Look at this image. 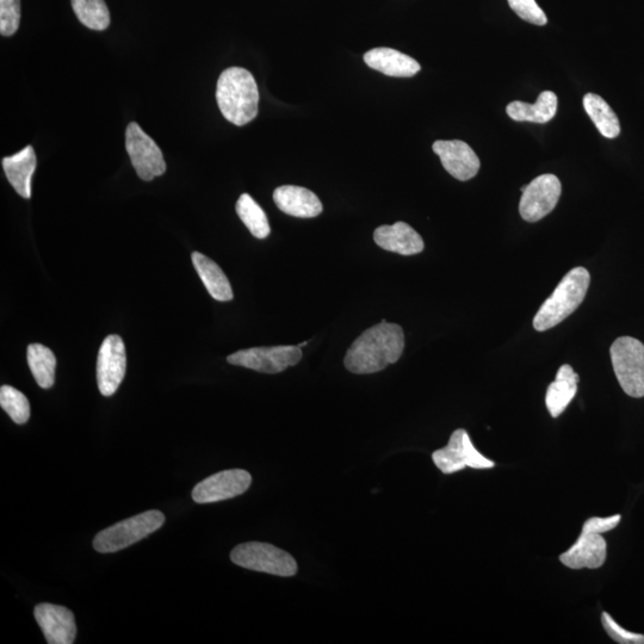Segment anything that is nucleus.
Here are the masks:
<instances>
[{
  "label": "nucleus",
  "instance_id": "9d476101",
  "mask_svg": "<svg viewBox=\"0 0 644 644\" xmlns=\"http://www.w3.org/2000/svg\"><path fill=\"white\" fill-rule=\"evenodd\" d=\"M126 148L138 176L145 182L164 175L166 163L163 152L136 122L126 130Z\"/></svg>",
  "mask_w": 644,
  "mask_h": 644
},
{
  "label": "nucleus",
  "instance_id": "dca6fc26",
  "mask_svg": "<svg viewBox=\"0 0 644 644\" xmlns=\"http://www.w3.org/2000/svg\"><path fill=\"white\" fill-rule=\"evenodd\" d=\"M374 240L377 246L401 256H414L424 251V240L405 222L375 229Z\"/></svg>",
  "mask_w": 644,
  "mask_h": 644
},
{
  "label": "nucleus",
  "instance_id": "0eeeda50",
  "mask_svg": "<svg viewBox=\"0 0 644 644\" xmlns=\"http://www.w3.org/2000/svg\"><path fill=\"white\" fill-rule=\"evenodd\" d=\"M613 370L619 385L631 398H644V344L621 337L610 349Z\"/></svg>",
  "mask_w": 644,
  "mask_h": 644
},
{
  "label": "nucleus",
  "instance_id": "1a4fd4ad",
  "mask_svg": "<svg viewBox=\"0 0 644 644\" xmlns=\"http://www.w3.org/2000/svg\"><path fill=\"white\" fill-rule=\"evenodd\" d=\"M301 359L302 350L299 345H281L240 350L228 356L227 362L258 373L278 374L289 367H294Z\"/></svg>",
  "mask_w": 644,
  "mask_h": 644
},
{
  "label": "nucleus",
  "instance_id": "b1692460",
  "mask_svg": "<svg viewBox=\"0 0 644 644\" xmlns=\"http://www.w3.org/2000/svg\"><path fill=\"white\" fill-rule=\"evenodd\" d=\"M27 357L37 385L42 389L52 388L55 381V367H57V358L53 351L42 344H30Z\"/></svg>",
  "mask_w": 644,
  "mask_h": 644
},
{
  "label": "nucleus",
  "instance_id": "f03ea898",
  "mask_svg": "<svg viewBox=\"0 0 644 644\" xmlns=\"http://www.w3.org/2000/svg\"><path fill=\"white\" fill-rule=\"evenodd\" d=\"M216 99L222 115L235 126H245L258 115V86L245 68L231 67L221 73Z\"/></svg>",
  "mask_w": 644,
  "mask_h": 644
},
{
  "label": "nucleus",
  "instance_id": "f8f14e48",
  "mask_svg": "<svg viewBox=\"0 0 644 644\" xmlns=\"http://www.w3.org/2000/svg\"><path fill=\"white\" fill-rule=\"evenodd\" d=\"M127 369L126 346L117 334L104 339L98 352L97 383L103 396H111L125 379Z\"/></svg>",
  "mask_w": 644,
  "mask_h": 644
},
{
  "label": "nucleus",
  "instance_id": "4468645a",
  "mask_svg": "<svg viewBox=\"0 0 644 644\" xmlns=\"http://www.w3.org/2000/svg\"><path fill=\"white\" fill-rule=\"evenodd\" d=\"M442 165L458 181L467 182L478 175L480 159L467 142L438 140L432 146Z\"/></svg>",
  "mask_w": 644,
  "mask_h": 644
},
{
  "label": "nucleus",
  "instance_id": "aec40b11",
  "mask_svg": "<svg viewBox=\"0 0 644 644\" xmlns=\"http://www.w3.org/2000/svg\"><path fill=\"white\" fill-rule=\"evenodd\" d=\"M578 383L579 375L571 365H562L547 390L546 405L551 417L559 418L566 411L578 392Z\"/></svg>",
  "mask_w": 644,
  "mask_h": 644
},
{
  "label": "nucleus",
  "instance_id": "9b49d317",
  "mask_svg": "<svg viewBox=\"0 0 644 644\" xmlns=\"http://www.w3.org/2000/svg\"><path fill=\"white\" fill-rule=\"evenodd\" d=\"M519 213L525 221L537 222L553 212L560 200L562 187L560 179L554 175L537 177L522 188Z\"/></svg>",
  "mask_w": 644,
  "mask_h": 644
},
{
  "label": "nucleus",
  "instance_id": "ddd939ff",
  "mask_svg": "<svg viewBox=\"0 0 644 644\" xmlns=\"http://www.w3.org/2000/svg\"><path fill=\"white\" fill-rule=\"evenodd\" d=\"M251 483L252 476L246 470H225L198 483L193 491V499L197 504L219 503L244 494Z\"/></svg>",
  "mask_w": 644,
  "mask_h": 644
},
{
  "label": "nucleus",
  "instance_id": "a211bd4d",
  "mask_svg": "<svg viewBox=\"0 0 644 644\" xmlns=\"http://www.w3.org/2000/svg\"><path fill=\"white\" fill-rule=\"evenodd\" d=\"M364 61L370 68L386 76L411 78L421 70L417 60L392 48H375L364 54Z\"/></svg>",
  "mask_w": 644,
  "mask_h": 644
},
{
  "label": "nucleus",
  "instance_id": "bb28decb",
  "mask_svg": "<svg viewBox=\"0 0 644 644\" xmlns=\"http://www.w3.org/2000/svg\"><path fill=\"white\" fill-rule=\"evenodd\" d=\"M0 406L18 425L26 424L30 418L27 396L10 386L0 388Z\"/></svg>",
  "mask_w": 644,
  "mask_h": 644
},
{
  "label": "nucleus",
  "instance_id": "423d86ee",
  "mask_svg": "<svg viewBox=\"0 0 644 644\" xmlns=\"http://www.w3.org/2000/svg\"><path fill=\"white\" fill-rule=\"evenodd\" d=\"M235 565L250 571L277 575V577H294L297 563L293 556L269 543L249 542L239 544L231 553Z\"/></svg>",
  "mask_w": 644,
  "mask_h": 644
},
{
  "label": "nucleus",
  "instance_id": "cd10ccee",
  "mask_svg": "<svg viewBox=\"0 0 644 644\" xmlns=\"http://www.w3.org/2000/svg\"><path fill=\"white\" fill-rule=\"evenodd\" d=\"M21 24V0H0V34L15 35Z\"/></svg>",
  "mask_w": 644,
  "mask_h": 644
},
{
  "label": "nucleus",
  "instance_id": "7c9ffc66",
  "mask_svg": "<svg viewBox=\"0 0 644 644\" xmlns=\"http://www.w3.org/2000/svg\"><path fill=\"white\" fill-rule=\"evenodd\" d=\"M306 345H307V343H303V344H300L299 346H300V348H302V346H306Z\"/></svg>",
  "mask_w": 644,
  "mask_h": 644
},
{
  "label": "nucleus",
  "instance_id": "39448f33",
  "mask_svg": "<svg viewBox=\"0 0 644 644\" xmlns=\"http://www.w3.org/2000/svg\"><path fill=\"white\" fill-rule=\"evenodd\" d=\"M165 516L157 510L147 511L105 529L95 537L94 548L98 553H116L144 540L163 526Z\"/></svg>",
  "mask_w": 644,
  "mask_h": 644
},
{
  "label": "nucleus",
  "instance_id": "c756f323",
  "mask_svg": "<svg viewBox=\"0 0 644 644\" xmlns=\"http://www.w3.org/2000/svg\"><path fill=\"white\" fill-rule=\"evenodd\" d=\"M603 627L611 639L619 644H644V635L631 633L617 624L608 612L602 615Z\"/></svg>",
  "mask_w": 644,
  "mask_h": 644
},
{
  "label": "nucleus",
  "instance_id": "412c9836",
  "mask_svg": "<svg viewBox=\"0 0 644 644\" xmlns=\"http://www.w3.org/2000/svg\"><path fill=\"white\" fill-rule=\"evenodd\" d=\"M191 258H193L197 274L210 296L220 302L233 300L234 294L231 283H229L225 272L222 271L220 266L200 252H194Z\"/></svg>",
  "mask_w": 644,
  "mask_h": 644
},
{
  "label": "nucleus",
  "instance_id": "f257e3e1",
  "mask_svg": "<svg viewBox=\"0 0 644 644\" xmlns=\"http://www.w3.org/2000/svg\"><path fill=\"white\" fill-rule=\"evenodd\" d=\"M405 350V333L398 324L382 320L363 332L350 346L344 359L345 368L352 374L380 373L399 361Z\"/></svg>",
  "mask_w": 644,
  "mask_h": 644
},
{
  "label": "nucleus",
  "instance_id": "2eb2a0df",
  "mask_svg": "<svg viewBox=\"0 0 644 644\" xmlns=\"http://www.w3.org/2000/svg\"><path fill=\"white\" fill-rule=\"evenodd\" d=\"M34 613L49 644H72L76 640L77 625L72 611L43 603L36 606Z\"/></svg>",
  "mask_w": 644,
  "mask_h": 644
},
{
  "label": "nucleus",
  "instance_id": "6ab92c4d",
  "mask_svg": "<svg viewBox=\"0 0 644 644\" xmlns=\"http://www.w3.org/2000/svg\"><path fill=\"white\" fill-rule=\"evenodd\" d=\"M3 169L12 188L23 198L32 197V179L36 170V154L33 146L23 148L14 156L3 159Z\"/></svg>",
  "mask_w": 644,
  "mask_h": 644
},
{
  "label": "nucleus",
  "instance_id": "20e7f679",
  "mask_svg": "<svg viewBox=\"0 0 644 644\" xmlns=\"http://www.w3.org/2000/svg\"><path fill=\"white\" fill-rule=\"evenodd\" d=\"M621 519V515H615L608 518L593 517L586 520L578 541L560 556V561L571 569L602 567L606 561V555H608V546H606L602 535L617 528Z\"/></svg>",
  "mask_w": 644,
  "mask_h": 644
},
{
  "label": "nucleus",
  "instance_id": "393cba45",
  "mask_svg": "<svg viewBox=\"0 0 644 644\" xmlns=\"http://www.w3.org/2000/svg\"><path fill=\"white\" fill-rule=\"evenodd\" d=\"M237 213L244 225L249 228L253 237L265 239L271 232L268 216L262 207L249 194H243L237 202Z\"/></svg>",
  "mask_w": 644,
  "mask_h": 644
},
{
  "label": "nucleus",
  "instance_id": "6e6552de",
  "mask_svg": "<svg viewBox=\"0 0 644 644\" xmlns=\"http://www.w3.org/2000/svg\"><path fill=\"white\" fill-rule=\"evenodd\" d=\"M432 460L443 474H454L466 468L491 469L495 463L480 454L468 432L458 429L452 433L447 447L433 452Z\"/></svg>",
  "mask_w": 644,
  "mask_h": 644
},
{
  "label": "nucleus",
  "instance_id": "c85d7f7f",
  "mask_svg": "<svg viewBox=\"0 0 644 644\" xmlns=\"http://www.w3.org/2000/svg\"><path fill=\"white\" fill-rule=\"evenodd\" d=\"M507 2L522 20L535 24V26H546L548 23L546 14L538 6L536 0H507Z\"/></svg>",
  "mask_w": 644,
  "mask_h": 644
},
{
  "label": "nucleus",
  "instance_id": "f3484780",
  "mask_svg": "<svg viewBox=\"0 0 644 644\" xmlns=\"http://www.w3.org/2000/svg\"><path fill=\"white\" fill-rule=\"evenodd\" d=\"M278 209L294 218H317L324 210L319 197L313 191L296 185H283L274 193Z\"/></svg>",
  "mask_w": 644,
  "mask_h": 644
},
{
  "label": "nucleus",
  "instance_id": "4be33fe9",
  "mask_svg": "<svg viewBox=\"0 0 644 644\" xmlns=\"http://www.w3.org/2000/svg\"><path fill=\"white\" fill-rule=\"evenodd\" d=\"M557 111V96L553 91H543L535 104L515 101L507 105L506 113L517 122L547 123Z\"/></svg>",
  "mask_w": 644,
  "mask_h": 644
},
{
  "label": "nucleus",
  "instance_id": "7ed1b4c3",
  "mask_svg": "<svg viewBox=\"0 0 644 644\" xmlns=\"http://www.w3.org/2000/svg\"><path fill=\"white\" fill-rule=\"evenodd\" d=\"M590 283L591 275L585 268L579 266L569 271L537 312L534 319L535 330L548 331L577 311L585 299Z\"/></svg>",
  "mask_w": 644,
  "mask_h": 644
},
{
  "label": "nucleus",
  "instance_id": "5701e85b",
  "mask_svg": "<svg viewBox=\"0 0 644 644\" xmlns=\"http://www.w3.org/2000/svg\"><path fill=\"white\" fill-rule=\"evenodd\" d=\"M582 104H584L587 115L591 117L599 133L605 136L606 139H616L621 134V123H619L618 116L602 97L587 94Z\"/></svg>",
  "mask_w": 644,
  "mask_h": 644
},
{
  "label": "nucleus",
  "instance_id": "a878e982",
  "mask_svg": "<svg viewBox=\"0 0 644 644\" xmlns=\"http://www.w3.org/2000/svg\"><path fill=\"white\" fill-rule=\"evenodd\" d=\"M78 20L92 30L102 32L110 26V12L104 0H71Z\"/></svg>",
  "mask_w": 644,
  "mask_h": 644
}]
</instances>
